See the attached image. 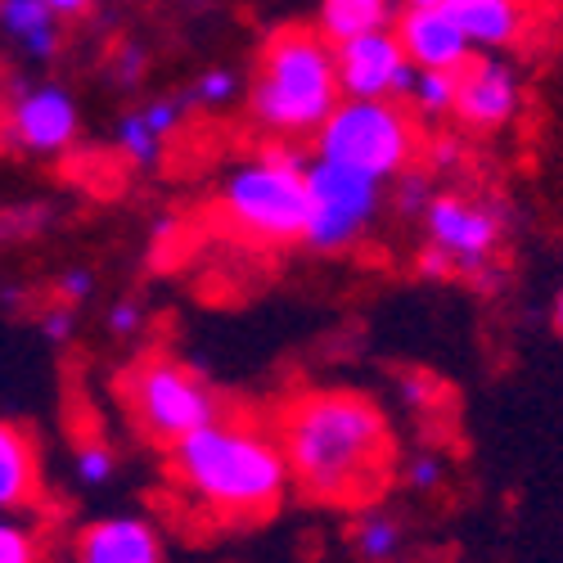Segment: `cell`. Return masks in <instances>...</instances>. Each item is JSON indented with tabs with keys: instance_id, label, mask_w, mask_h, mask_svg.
I'll use <instances>...</instances> for the list:
<instances>
[{
	"instance_id": "obj_1",
	"label": "cell",
	"mask_w": 563,
	"mask_h": 563,
	"mask_svg": "<svg viewBox=\"0 0 563 563\" xmlns=\"http://www.w3.org/2000/svg\"><path fill=\"white\" fill-rule=\"evenodd\" d=\"M289 460V478L330 505L365 500L384 483L393 433L384 410L361 393H307L275 429Z\"/></svg>"
},
{
	"instance_id": "obj_2",
	"label": "cell",
	"mask_w": 563,
	"mask_h": 563,
	"mask_svg": "<svg viewBox=\"0 0 563 563\" xmlns=\"http://www.w3.org/2000/svg\"><path fill=\"white\" fill-rule=\"evenodd\" d=\"M167 451L180 492L230 523L271 514L294 483L279 438L240 415H217Z\"/></svg>"
},
{
	"instance_id": "obj_3",
	"label": "cell",
	"mask_w": 563,
	"mask_h": 563,
	"mask_svg": "<svg viewBox=\"0 0 563 563\" xmlns=\"http://www.w3.org/2000/svg\"><path fill=\"white\" fill-rule=\"evenodd\" d=\"M343 100L334 41L311 27H285L262 45L249 90L253 122L275 140H302Z\"/></svg>"
},
{
	"instance_id": "obj_4",
	"label": "cell",
	"mask_w": 563,
	"mask_h": 563,
	"mask_svg": "<svg viewBox=\"0 0 563 563\" xmlns=\"http://www.w3.org/2000/svg\"><path fill=\"white\" fill-rule=\"evenodd\" d=\"M221 221L253 244H298L307 230V163L294 150H262L225 167Z\"/></svg>"
},
{
	"instance_id": "obj_5",
	"label": "cell",
	"mask_w": 563,
	"mask_h": 563,
	"mask_svg": "<svg viewBox=\"0 0 563 563\" xmlns=\"http://www.w3.org/2000/svg\"><path fill=\"white\" fill-rule=\"evenodd\" d=\"M419 154L415 122L397 100H352L343 96L334 113L316 126V158L356 167L374 180L401 176Z\"/></svg>"
},
{
	"instance_id": "obj_6",
	"label": "cell",
	"mask_w": 563,
	"mask_h": 563,
	"mask_svg": "<svg viewBox=\"0 0 563 563\" xmlns=\"http://www.w3.org/2000/svg\"><path fill=\"white\" fill-rule=\"evenodd\" d=\"M122 406L131 415V424L158 446H172L176 438L195 433L199 424L221 415L217 393L203 384V374H195L190 365L167 361V356H150L122 374Z\"/></svg>"
},
{
	"instance_id": "obj_7",
	"label": "cell",
	"mask_w": 563,
	"mask_h": 563,
	"mask_svg": "<svg viewBox=\"0 0 563 563\" xmlns=\"http://www.w3.org/2000/svg\"><path fill=\"white\" fill-rule=\"evenodd\" d=\"M424 234L429 244L419 253L424 275H483L500 249L505 208L468 195H433L424 203Z\"/></svg>"
},
{
	"instance_id": "obj_8",
	"label": "cell",
	"mask_w": 563,
	"mask_h": 563,
	"mask_svg": "<svg viewBox=\"0 0 563 563\" xmlns=\"http://www.w3.org/2000/svg\"><path fill=\"white\" fill-rule=\"evenodd\" d=\"M384 180H374L356 167L316 158L307 163V230L302 244L316 253H343L352 249L365 225L379 217Z\"/></svg>"
},
{
	"instance_id": "obj_9",
	"label": "cell",
	"mask_w": 563,
	"mask_h": 563,
	"mask_svg": "<svg viewBox=\"0 0 563 563\" xmlns=\"http://www.w3.org/2000/svg\"><path fill=\"white\" fill-rule=\"evenodd\" d=\"M334 64H339V86L352 100H397L410 96L415 86V64L406 59L401 41L393 27L356 32L347 41H334Z\"/></svg>"
},
{
	"instance_id": "obj_10",
	"label": "cell",
	"mask_w": 563,
	"mask_h": 563,
	"mask_svg": "<svg viewBox=\"0 0 563 563\" xmlns=\"http://www.w3.org/2000/svg\"><path fill=\"white\" fill-rule=\"evenodd\" d=\"M81 131L77 96L59 81H23L10 109H5V135L23 154H64Z\"/></svg>"
},
{
	"instance_id": "obj_11",
	"label": "cell",
	"mask_w": 563,
	"mask_h": 563,
	"mask_svg": "<svg viewBox=\"0 0 563 563\" xmlns=\"http://www.w3.org/2000/svg\"><path fill=\"white\" fill-rule=\"evenodd\" d=\"M523 109V81L500 55H468L455 68V104L451 113L474 126V131H500L505 122H514V113Z\"/></svg>"
},
{
	"instance_id": "obj_12",
	"label": "cell",
	"mask_w": 563,
	"mask_h": 563,
	"mask_svg": "<svg viewBox=\"0 0 563 563\" xmlns=\"http://www.w3.org/2000/svg\"><path fill=\"white\" fill-rule=\"evenodd\" d=\"M77 563H163V537L140 514H109L77 532Z\"/></svg>"
},
{
	"instance_id": "obj_13",
	"label": "cell",
	"mask_w": 563,
	"mask_h": 563,
	"mask_svg": "<svg viewBox=\"0 0 563 563\" xmlns=\"http://www.w3.org/2000/svg\"><path fill=\"white\" fill-rule=\"evenodd\" d=\"M397 41L415 68H438V73H455L474 45L464 41L460 23L446 14V5H433V10H406L397 19Z\"/></svg>"
},
{
	"instance_id": "obj_14",
	"label": "cell",
	"mask_w": 563,
	"mask_h": 563,
	"mask_svg": "<svg viewBox=\"0 0 563 563\" xmlns=\"http://www.w3.org/2000/svg\"><path fill=\"white\" fill-rule=\"evenodd\" d=\"M446 14L460 23L474 51H505L528 32V0H446Z\"/></svg>"
},
{
	"instance_id": "obj_15",
	"label": "cell",
	"mask_w": 563,
	"mask_h": 563,
	"mask_svg": "<svg viewBox=\"0 0 563 563\" xmlns=\"http://www.w3.org/2000/svg\"><path fill=\"white\" fill-rule=\"evenodd\" d=\"M41 496L36 442L19 424H0V514L27 509Z\"/></svg>"
},
{
	"instance_id": "obj_16",
	"label": "cell",
	"mask_w": 563,
	"mask_h": 563,
	"mask_svg": "<svg viewBox=\"0 0 563 563\" xmlns=\"http://www.w3.org/2000/svg\"><path fill=\"white\" fill-rule=\"evenodd\" d=\"M0 32L32 59H51L59 51V14L45 0H0Z\"/></svg>"
},
{
	"instance_id": "obj_17",
	"label": "cell",
	"mask_w": 563,
	"mask_h": 563,
	"mask_svg": "<svg viewBox=\"0 0 563 563\" xmlns=\"http://www.w3.org/2000/svg\"><path fill=\"white\" fill-rule=\"evenodd\" d=\"M388 19H393V0H320V32L330 41L388 27Z\"/></svg>"
},
{
	"instance_id": "obj_18",
	"label": "cell",
	"mask_w": 563,
	"mask_h": 563,
	"mask_svg": "<svg viewBox=\"0 0 563 563\" xmlns=\"http://www.w3.org/2000/svg\"><path fill=\"white\" fill-rule=\"evenodd\" d=\"M163 145L167 140L150 126V118L145 113H122V122H118V150H122V158L126 163H135V167H154L158 158H163Z\"/></svg>"
},
{
	"instance_id": "obj_19",
	"label": "cell",
	"mask_w": 563,
	"mask_h": 563,
	"mask_svg": "<svg viewBox=\"0 0 563 563\" xmlns=\"http://www.w3.org/2000/svg\"><path fill=\"white\" fill-rule=\"evenodd\" d=\"M401 541H406L401 523L393 519V514H384V509L365 514L361 528H356V554H361V559H369V563L393 559V554L401 550Z\"/></svg>"
},
{
	"instance_id": "obj_20",
	"label": "cell",
	"mask_w": 563,
	"mask_h": 563,
	"mask_svg": "<svg viewBox=\"0 0 563 563\" xmlns=\"http://www.w3.org/2000/svg\"><path fill=\"white\" fill-rule=\"evenodd\" d=\"M410 100L424 118H446L455 104V73H438V68H419L415 86H410Z\"/></svg>"
},
{
	"instance_id": "obj_21",
	"label": "cell",
	"mask_w": 563,
	"mask_h": 563,
	"mask_svg": "<svg viewBox=\"0 0 563 563\" xmlns=\"http://www.w3.org/2000/svg\"><path fill=\"white\" fill-rule=\"evenodd\" d=\"M73 474H77L81 487H104V483H113V474H118V455H113V446L100 442V438L81 442L77 455H73Z\"/></svg>"
},
{
	"instance_id": "obj_22",
	"label": "cell",
	"mask_w": 563,
	"mask_h": 563,
	"mask_svg": "<svg viewBox=\"0 0 563 563\" xmlns=\"http://www.w3.org/2000/svg\"><path fill=\"white\" fill-rule=\"evenodd\" d=\"M234 96H240V77H234L230 68H208L190 86V100L203 104V109H225Z\"/></svg>"
},
{
	"instance_id": "obj_23",
	"label": "cell",
	"mask_w": 563,
	"mask_h": 563,
	"mask_svg": "<svg viewBox=\"0 0 563 563\" xmlns=\"http://www.w3.org/2000/svg\"><path fill=\"white\" fill-rule=\"evenodd\" d=\"M0 563H41L36 537L19 523H0Z\"/></svg>"
},
{
	"instance_id": "obj_24",
	"label": "cell",
	"mask_w": 563,
	"mask_h": 563,
	"mask_svg": "<svg viewBox=\"0 0 563 563\" xmlns=\"http://www.w3.org/2000/svg\"><path fill=\"white\" fill-rule=\"evenodd\" d=\"M185 109H190V100H176V96H158V100H150L145 109H140V113H145L150 118V126L167 140L180 122H185Z\"/></svg>"
},
{
	"instance_id": "obj_25",
	"label": "cell",
	"mask_w": 563,
	"mask_h": 563,
	"mask_svg": "<svg viewBox=\"0 0 563 563\" xmlns=\"http://www.w3.org/2000/svg\"><path fill=\"white\" fill-rule=\"evenodd\" d=\"M442 478H446V460L433 455V451H419V455L406 464V483H410L415 492H433Z\"/></svg>"
},
{
	"instance_id": "obj_26",
	"label": "cell",
	"mask_w": 563,
	"mask_h": 563,
	"mask_svg": "<svg viewBox=\"0 0 563 563\" xmlns=\"http://www.w3.org/2000/svg\"><path fill=\"white\" fill-rule=\"evenodd\" d=\"M55 289H59V302H68V307H73V302H86L90 294H96V275H90L86 266H68V271L59 275Z\"/></svg>"
},
{
	"instance_id": "obj_27",
	"label": "cell",
	"mask_w": 563,
	"mask_h": 563,
	"mask_svg": "<svg viewBox=\"0 0 563 563\" xmlns=\"http://www.w3.org/2000/svg\"><path fill=\"white\" fill-rule=\"evenodd\" d=\"M41 334L51 339V343H68L73 334H77V311L64 302V307H51L41 316Z\"/></svg>"
},
{
	"instance_id": "obj_28",
	"label": "cell",
	"mask_w": 563,
	"mask_h": 563,
	"mask_svg": "<svg viewBox=\"0 0 563 563\" xmlns=\"http://www.w3.org/2000/svg\"><path fill=\"white\" fill-rule=\"evenodd\" d=\"M109 330L113 334H122V339H131V334H140V330H145V307H140V302H113L109 307Z\"/></svg>"
},
{
	"instance_id": "obj_29",
	"label": "cell",
	"mask_w": 563,
	"mask_h": 563,
	"mask_svg": "<svg viewBox=\"0 0 563 563\" xmlns=\"http://www.w3.org/2000/svg\"><path fill=\"white\" fill-rule=\"evenodd\" d=\"M145 68H150V59H145V51H140V45H122L118 59H113V73H118L122 81H140V77H145Z\"/></svg>"
},
{
	"instance_id": "obj_30",
	"label": "cell",
	"mask_w": 563,
	"mask_h": 563,
	"mask_svg": "<svg viewBox=\"0 0 563 563\" xmlns=\"http://www.w3.org/2000/svg\"><path fill=\"white\" fill-rule=\"evenodd\" d=\"M424 195H429V185L419 180V176L406 180V185H401V208H406V212H424V203H429Z\"/></svg>"
},
{
	"instance_id": "obj_31",
	"label": "cell",
	"mask_w": 563,
	"mask_h": 563,
	"mask_svg": "<svg viewBox=\"0 0 563 563\" xmlns=\"http://www.w3.org/2000/svg\"><path fill=\"white\" fill-rule=\"evenodd\" d=\"M401 397H406V406H424L429 401V384L419 379V374H406V379H401Z\"/></svg>"
},
{
	"instance_id": "obj_32",
	"label": "cell",
	"mask_w": 563,
	"mask_h": 563,
	"mask_svg": "<svg viewBox=\"0 0 563 563\" xmlns=\"http://www.w3.org/2000/svg\"><path fill=\"white\" fill-rule=\"evenodd\" d=\"M45 5H51L59 19H77V14H86L90 5H96V0H45Z\"/></svg>"
},
{
	"instance_id": "obj_33",
	"label": "cell",
	"mask_w": 563,
	"mask_h": 563,
	"mask_svg": "<svg viewBox=\"0 0 563 563\" xmlns=\"http://www.w3.org/2000/svg\"><path fill=\"white\" fill-rule=\"evenodd\" d=\"M406 10H433V5H446V0H401Z\"/></svg>"
},
{
	"instance_id": "obj_34",
	"label": "cell",
	"mask_w": 563,
	"mask_h": 563,
	"mask_svg": "<svg viewBox=\"0 0 563 563\" xmlns=\"http://www.w3.org/2000/svg\"><path fill=\"white\" fill-rule=\"evenodd\" d=\"M554 324H559V334H563V289H559V298H554Z\"/></svg>"
}]
</instances>
